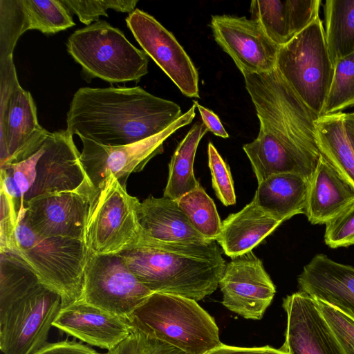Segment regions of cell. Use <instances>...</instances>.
Returning a JSON list of instances; mask_svg holds the SVG:
<instances>
[{
  "instance_id": "1",
  "label": "cell",
  "mask_w": 354,
  "mask_h": 354,
  "mask_svg": "<svg viewBox=\"0 0 354 354\" xmlns=\"http://www.w3.org/2000/svg\"><path fill=\"white\" fill-rule=\"evenodd\" d=\"M243 77L260 129L243 149L258 183L277 174H297L310 180L321 156L316 137L319 116L277 68Z\"/></svg>"
},
{
  "instance_id": "2",
  "label": "cell",
  "mask_w": 354,
  "mask_h": 354,
  "mask_svg": "<svg viewBox=\"0 0 354 354\" xmlns=\"http://www.w3.org/2000/svg\"><path fill=\"white\" fill-rule=\"evenodd\" d=\"M183 113L173 101L140 86L82 87L66 114V130L106 146L133 144L156 136Z\"/></svg>"
},
{
  "instance_id": "3",
  "label": "cell",
  "mask_w": 354,
  "mask_h": 354,
  "mask_svg": "<svg viewBox=\"0 0 354 354\" xmlns=\"http://www.w3.org/2000/svg\"><path fill=\"white\" fill-rule=\"evenodd\" d=\"M0 254V348L32 354L47 344L62 297L16 255Z\"/></svg>"
},
{
  "instance_id": "4",
  "label": "cell",
  "mask_w": 354,
  "mask_h": 354,
  "mask_svg": "<svg viewBox=\"0 0 354 354\" xmlns=\"http://www.w3.org/2000/svg\"><path fill=\"white\" fill-rule=\"evenodd\" d=\"M137 279L152 292L196 301L213 293L225 269L216 241L168 244L148 241L119 254Z\"/></svg>"
},
{
  "instance_id": "5",
  "label": "cell",
  "mask_w": 354,
  "mask_h": 354,
  "mask_svg": "<svg viewBox=\"0 0 354 354\" xmlns=\"http://www.w3.org/2000/svg\"><path fill=\"white\" fill-rule=\"evenodd\" d=\"M73 137L66 129L46 131L28 157L0 166L1 190L17 207L24 209L44 194L75 189L88 179Z\"/></svg>"
},
{
  "instance_id": "6",
  "label": "cell",
  "mask_w": 354,
  "mask_h": 354,
  "mask_svg": "<svg viewBox=\"0 0 354 354\" xmlns=\"http://www.w3.org/2000/svg\"><path fill=\"white\" fill-rule=\"evenodd\" d=\"M127 319L131 330L186 354H206L223 344L214 319L185 297L153 292Z\"/></svg>"
},
{
  "instance_id": "7",
  "label": "cell",
  "mask_w": 354,
  "mask_h": 354,
  "mask_svg": "<svg viewBox=\"0 0 354 354\" xmlns=\"http://www.w3.org/2000/svg\"><path fill=\"white\" fill-rule=\"evenodd\" d=\"M90 250L82 240L37 235L22 221L10 252L22 260L40 281L62 297V308L81 299Z\"/></svg>"
},
{
  "instance_id": "8",
  "label": "cell",
  "mask_w": 354,
  "mask_h": 354,
  "mask_svg": "<svg viewBox=\"0 0 354 354\" xmlns=\"http://www.w3.org/2000/svg\"><path fill=\"white\" fill-rule=\"evenodd\" d=\"M68 53L91 77L110 83L138 81L148 73L147 54L104 20L75 30L68 39Z\"/></svg>"
},
{
  "instance_id": "9",
  "label": "cell",
  "mask_w": 354,
  "mask_h": 354,
  "mask_svg": "<svg viewBox=\"0 0 354 354\" xmlns=\"http://www.w3.org/2000/svg\"><path fill=\"white\" fill-rule=\"evenodd\" d=\"M276 68L300 98L322 116L335 67L319 17L280 47Z\"/></svg>"
},
{
  "instance_id": "10",
  "label": "cell",
  "mask_w": 354,
  "mask_h": 354,
  "mask_svg": "<svg viewBox=\"0 0 354 354\" xmlns=\"http://www.w3.org/2000/svg\"><path fill=\"white\" fill-rule=\"evenodd\" d=\"M140 204L115 176H110L90 207L84 240L88 250L97 254H118L144 245Z\"/></svg>"
},
{
  "instance_id": "11",
  "label": "cell",
  "mask_w": 354,
  "mask_h": 354,
  "mask_svg": "<svg viewBox=\"0 0 354 354\" xmlns=\"http://www.w3.org/2000/svg\"><path fill=\"white\" fill-rule=\"evenodd\" d=\"M46 131L30 93L19 84L12 55L0 58V166L28 157Z\"/></svg>"
},
{
  "instance_id": "12",
  "label": "cell",
  "mask_w": 354,
  "mask_h": 354,
  "mask_svg": "<svg viewBox=\"0 0 354 354\" xmlns=\"http://www.w3.org/2000/svg\"><path fill=\"white\" fill-rule=\"evenodd\" d=\"M195 103L162 132L142 141L122 146H106L80 138L82 143L80 162L87 178L97 189L115 176L126 187L132 173L142 171L154 156L163 152L164 142L176 131L189 124L196 115Z\"/></svg>"
},
{
  "instance_id": "13",
  "label": "cell",
  "mask_w": 354,
  "mask_h": 354,
  "mask_svg": "<svg viewBox=\"0 0 354 354\" xmlns=\"http://www.w3.org/2000/svg\"><path fill=\"white\" fill-rule=\"evenodd\" d=\"M152 293L137 279L119 254L89 252L80 299L128 318Z\"/></svg>"
},
{
  "instance_id": "14",
  "label": "cell",
  "mask_w": 354,
  "mask_h": 354,
  "mask_svg": "<svg viewBox=\"0 0 354 354\" xmlns=\"http://www.w3.org/2000/svg\"><path fill=\"white\" fill-rule=\"evenodd\" d=\"M97 192L87 179L75 189L36 196L26 203L21 221L40 236L84 241L90 207Z\"/></svg>"
},
{
  "instance_id": "15",
  "label": "cell",
  "mask_w": 354,
  "mask_h": 354,
  "mask_svg": "<svg viewBox=\"0 0 354 354\" xmlns=\"http://www.w3.org/2000/svg\"><path fill=\"white\" fill-rule=\"evenodd\" d=\"M136 40L157 65L189 97H199L198 73L173 34L153 16L135 9L126 18Z\"/></svg>"
},
{
  "instance_id": "16",
  "label": "cell",
  "mask_w": 354,
  "mask_h": 354,
  "mask_svg": "<svg viewBox=\"0 0 354 354\" xmlns=\"http://www.w3.org/2000/svg\"><path fill=\"white\" fill-rule=\"evenodd\" d=\"M210 26L215 41L232 57L243 75L276 68L281 46L271 40L257 20L214 15Z\"/></svg>"
},
{
  "instance_id": "17",
  "label": "cell",
  "mask_w": 354,
  "mask_h": 354,
  "mask_svg": "<svg viewBox=\"0 0 354 354\" xmlns=\"http://www.w3.org/2000/svg\"><path fill=\"white\" fill-rule=\"evenodd\" d=\"M218 286L225 308L254 320L263 317L276 292L262 261L252 251L232 259L225 266Z\"/></svg>"
},
{
  "instance_id": "18",
  "label": "cell",
  "mask_w": 354,
  "mask_h": 354,
  "mask_svg": "<svg viewBox=\"0 0 354 354\" xmlns=\"http://www.w3.org/2000/svg\"><path fill=\"white\" fill-rule=\"evenodd\" d=\"M282 306L287 325L281 350L288 354H344L315 299L298 291L285 297Z\"/></svg>"
},
{
  "instance_id": "19",
  "label": "cell",
  "mask_w": 354,
  "mask_h": 354,
  "mask_svg": "<svg viewBox=\"0 0 354 354\" xmlns=\"http://www.w3.org/2000/svg\"><path fill=\"white\" fill-rule=\"evenodd\" d=\"M53 326L82 342L108 351L132 331L127 318L111 314L82 299L62 308Z\"/></svg>"
},
{
  "instance_id": "20",
  "label": "cell",
  "mask_w": 354,
  "mask_h": 354,
  "mask_svg": "<svg viewBox=\"0 0 354 354\" xmlns=\"http://www.w3.org/2000/svg\"><path fill=\"white\" fill-rule=\"evenodd\" d=\"M299 291L354 319V267L317 254L297 278Z\"/></svg>"
},
{
  "instance_id": "21",
  "label": "cell",
  "mask_w": 354,
  "mask_h": 354,
  "mask_svg": "<svg viewBox=\"0 0 354 354\" xmlns=\"http://www.w3.org/2000/svg\"><path fill=\"white\" fill-rule=\"evenodd\" d=\"M354 202V185L321 153L310 180L304 214L312 224H326Z\"/></svg>"
},
{
  "instance_id": "22",
  "label": "cell",
  "mask_w": 354,
  "mask_h": 354,
  "mask_svg": "<svg viewBox=\"0 0 354 354\" xmlns=\"http://www.w3.org/2000/svg\"><path fill=\"white\" fill-rule=\"evenodd\" d=\"M321 4L320 0H254L250 10L252 19L282 46L319 17Z\"/></svg>"
},
{
  "instance_id": "23",
  "label": "cell",
  "mask_w": 354,
  "mask_h": 354,
  "mask_svg": "<svg viewBox=\"0 0 354 354\" xmlns=\"http://www.w3.org/2000/svg\"><path fill=\"white\" fill-rule=\"evenodd\" d=\"M138 218L145 243L190 244L210 241L193 227L176 201L165 196H149L140 202Z\"/></svg>"
},
{
  "instance_id": "24",
  "label": "cell",
  "mask_w": 354,
  "mask_h": 354,
  "mask_svg": "<svg viewBox=\"0 0 354 354\" xmlns=\"http://www.w3.org/2000/svg\"><path fill=\"white\" fill-rule=\"evenodd\" d=\"M282 223L252 201L222 222L216 241L227 256L234 259L252 251Z\"/></svg>"
},
{
  "instance_id": "25",
  "label": "cell",
  "mask_w": 354,
  "mask_h": 354,
  "mask_svg": "<svg viewBox=\"0 0 354 354\" xmlns=\"http://www.w3.org/2000/svg\"><path fill=\"white\" fill-rule=\"evenodd\" d=\"M310 180L297 174L272 175L258 183L252 201L274 218L284 221L304 214Z\"/></svg>"
},
{
  "instance_id": "26",
  "label": "cell",
  "mask_w": 354,
  "mask_h": 354,
  "mask_svg": "<svg viewBox=\"0 0 354 354\" xmlns=\"http://www.w3.org/2000/svg\"><path fill=\"white\" fill-rule=\"evenodd\" d=\"M207 131L203 122H196L178 143L169 164L163 196L176 201L199 184L194 176V162L198 144Z\"/></svg>"
},
{
  "instance_id": "27",
  "label": "cell",
  "mask_w": 354,
  "mask_h": 354,
  "mask_svg": "<svg viewBox=\"0 0 354 354\" xmlns=\"http://www.w3.org/2000/svg\"><path fill=\"white\" fill-rule=\"evenodd\" d=\"M344 112L319 117L316 137L321 151L354 185V151L346 134Z\"/></svg>"
},
{
  "instance_id": "28",
  "label": "cell",
  "mask_w": 354,
  "mask_h": 354,
  "mask_svg": "<svg viewBox=\"0 0 354 354\" xmlns=\"http://www.w3.org/2000/svg\"><path fill=\"white\" fill-rule=\"evenodd\" d=\"M324 13L326 40L335 64L354 52V0H327Z\"/></svg>"
},
{
  "instance_id": "29",
  "label": "cell",
  "mask_w": 354,
  "mask_h": 354,
  "mask_svg": "<svg viewBox=\"0 0 354 354\" xmlns=\"http://www.w3.org/2000/svg\"><path fill=\"white\" fill-rule=\"evenodd\" d=\"M176 201L193 227L207 239L216 241L222 221L214 201L201 185Z\"/></svg>"
},
{
  "instance_id": "30",
  "label": "cell",
  "mask_w": 354,
  "mask_h": 354,
  "mask_svg": "<svg viewBox=\"0 0 354 354\" xmlns=\"http://www.w3.org/2000/svg\"><path fill=\"white\" fill-rule=\"evenodd\" d=\"M26 26L44 34H55L73 26L71 13L61 0H20Z\"/></svg>"
},
{
  "instance_id": "31",
  "label": "cell",
  "mask_w": 354,
  "mask_h": 354,
  "mask_svg": "<svg viewBox=\"0 0 354 354\" xmlns=\"http://www.w3.org/2000/svg\"><path fill=\"white\" fill-rule=\"evenodd\" d=\"M322 115L343 112L354 106V52L338 59Z\"/></svg>"
},
{
  "instance_id": "32",
  "label": "cell",
  "mask_w": 354,
  "mask_h": 354,
  "mask_svg": "<svg viewBox=\"0 0 354 354\" xmlns=\"http://www.w3.org/2000/svg\"><path fill=\"white\" fill-rule=\"evenodd\" d=\"M27 26L20 0H0V58L12 55Z\"/></svg>"
},
{
  "instance_id": "33",
  "label": "cell",
  "mask_w": 354,
  "mask_h": 354,
  "mask_svg": "<svg viewBox=\"0 0 354 354\" xmlns=\"http://www.w3.org/2000/svg\"><path fill=\"white\" fill-rule=\"evenodd\" d=\"M71 13L77 15L80 21L89 26L99 21L100 16H108L107 10L131 13L138 0H61Z\"/></svg>"
},
{
  "instance_id": "34",
  "label": "cell",
  "mask_w": 354,
  "mask_h": 354,
  "mask_svg": "<svg viewBox=\"0 0 354 354\" xmlns=\"http://www.w3.org/2000/svg\"><path fill=\"white\" fill-rule=\"evenodd\" d=\"M207 153L212 187L217 198L225 206L235 204L236 194L229 166L212 142L208 144Z\"/></svg>"
},
{
  "instance_id": "35",
  "label": "cell",
  "mask_w": 354,
  "mask_h": 354,
  "mask_svg": "<svg viewBox=\"0 0 354 354\" xmlns=\"http://www.w3.org/2000/svg\"><path fill=\"white\" fill-rule=\"evenodd\" d=\"M315 300L344 353L354 354V319L321 300Z\"/></svg>"
},
{
  "instance_id": "36",
  "label": "cell",
  "mask_w": 354,
  "mask_h": 354,
  "mask_svg": "<svg viewBox=\"0 0 354 354\" xmlns=\"http://www.w3.org/2000/svg\"><path fill=\"white\" fill-rule=\"evenodd\" d=\"M106 354H186L177 348L136 330Z\"/></svg>"
},
{
  "instance_id": "37",
  "label": "cell",
  "mask_w": 354,
  "mask_h": 354,
  "mask_svg": "<svg viewBox=\"0 0 354 354\" xmlns=\"http://www.w3.org/2000/svg\"><path fill=\"white\" fill-rule=\"evenodd\" d=\"M324 241L331 248L354 244V202L326 223Z\"/></svg>"
},
{
  "instance_id": "38",
  "label": "cell",
  "mask_w": 354,
  "mask_h": 354,
  "mask_svg": "<svg viewBox=\"0 0 354 354\" xmlns=\"http://www.w3.org/2000/svg\"><path fill=\"white\" fill-rule=\"evenodd\" d=\"M32 354H103L75 340L47 343Z\"/></svg>"
},
{
  "instance_id": "39",
  "label": "cell",
  "mask_w": 354,
  "mask_h": 354,
  "mask_svg": "<svg viewBox=\"0 0 354 354\" xmlns=\"http://www.w3.org/2000/svg\"><path fill=\"white\" fill-rule=\"evenodd\" d=\"M206 354H288L281 348L270 346L261 347H237L222 344Z\"/></svg>"
},
{
  "instance_id": "40",
  "label": "cell",
  "mask_w": 354,
  "mask_h": 354,
  "mask_svg": "<svg viewBox=\"0 0 354 354\" xmlns=\"http://www.w3.org/2000/svg\"><path fill=\"white\" fill-rule=\"evenodd\" d=\"M194 103H195L201 116L203 122L205 124L208 131L223 138L229 137L227 132L224 129L217 115L209 109L199 104L197 101H194Z\"/></svg>"
},
{
  "instance_id": "41",
  "label": "cell",
  "mask_w": 354,
  "mask_h": 354,
  "mask_svg": "<svg viewBox=\"0 0 354 354\" xmlns=\"http://www.w3.org/2000/svg\"><path fill=\"white\" fill-rule=\"evenodd\" d=\"M343 122L346 134L354 151V112L344 113Z\"/></svg>"
}]
</instances>
